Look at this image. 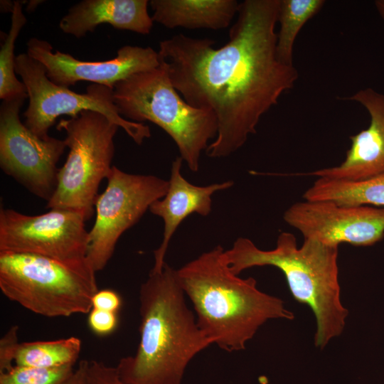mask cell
I'll return each mask as SVG.
<instances>
[{
	"mask_svg": "<svg viewBox=\"0 0 384 384\" xmlns=\"http://www.w3.org/2000/svg\"><path fill=\"white\" fill-rule=\"evenodd\" d=\"M279 0H245L223 46L208 38L177 34L157 51L174 87L196 108L210 110L218 133L206 151L227 157L256 133L261 117L298 78L294 65L277 55Z\"/></svg>",
	"mask_w": 384,
	"mask_h": 384,
	"instance_id": "6da1fadb",
	"label": "cell"
},
{
	"mask_svg": "<svg viewBox=\"0 0 384 384\" xmlns=\"http://www.w3.org/2000/svg\"><path fill=\"white\" fill-rule=\"evenodd\" d=\"M139 299V343L116 366L120 378L127 384H181L190 361L213 341L187 306L176 270L166 263L161 271H150Z\"/></svg>",
	"mask_w": 384,
	"mask_h": 384,
	"instance_id": "7a4b0ae2",
	"label": "cell"
},
{
	"mask_svg": "<svg viewBox=\"0 0 384 384\" xmlns=\"http://www.w3.org/2000/svg\"><path fill=\"white\" fill-rule=\"evenodd\" d=\"M176 274L193 305L198 327L228 352L243 350L267 321L294 319L282 299L257 288L255 279L233 274L221 245L176 270Z\"/></svg>",
	"mask_w": 384,
	"mask_h": 384,
	"instance_id": "3957f363",
	"label": "cell"
},
{
	"mask_svg": "<svg viewBox=\"0 0 384 384\" xmlns=\"http://www.w3.org/2000/svg\"><path fill=\"white\" fill-rule=\"evenodd\" d=\"M338 252L337 246L311 239H304L299 247L292 233L282 232L272 250H261L250 239L241 237L225 250V257L231 272L237 275L253 267L279 269L294 299L307 304L314 312L315 346L324 348L342 334L348 315L341 300Z\"/></svg>",
	"mask_w": 384,
	"mask_h": 384,
	"instance_id": "277c9868",
	"label": "cell"
},
{
	"mask_svg": "<svg viewBox=\"0 0 384 384\" xmlns=\"http://www.w3.org/2000/svg\"><path fill=\"white\" fill-rule=\"evenodd\" d=\"M113 98L123 118L138 123L149 121L159 126L175 142L189 169L198 171L201 152L217 136L216 117L210 110L188 105L161 64L117 83Z\"/></svg>",
	"mask_w": 384,
	"mask_h": 384,
	"instance_id": "5b68a950",
	"label": "cell"
},
{
	"mask_svg": "<svg viewBox=\"0 0 384 384\" xmlns=\"http://www.w3.org/2000/svg\"><path fill=\"white\" fill-rule=\"evenodd\" d=\"M94 270L70 267L44 256L0 252V289L33 313L49 318L88 314L97 292Z\"/></svg>",
	"mask_w": 384,
	"mask_h": 384,
	"instance_id": "8992f818",
	"label": "cell"
},
{
	"mask_svg": "<svg viewBox=\"0 0 384 384\" xmlns=\"http://www.w3.org/2000/svg\"><path fill=\"white\" fill-rule=\"evenodd\" d=\"M119 128L105 115L88 110L60 120L56 129L65 132L69 152L48 208L78 210L86 220L92 218L100 184L113 166L114 137Z\"/></svg>",
	"mask_w": 384,
	"mask_h": 384,
	"instance_id": "52a82bcc",
	"label": "cell"
},
{
	"mask_svg": "<svg viewBox=\"0 0 384 384\" xmlns=\"http://www.w3.org/2000/svg\"><path fill=\"white\" fill-rule=\"evenodd\" d=\"M15 71L21 78L29 100L23 113L24 124L41 139L50 137L48 131L60 116L75 117L85 110L105 115L138 145L151 137L148 125L127 120L119 114L113 90L105 85L91 84L85 93H77L58 85L47 77L44 65L27 53L16 57Z\"/></svg>",
	"mask_w": 384,
	"mask_h": 384,
	"instance_id": "ba28073f",
	"label": "cell"
},
{
	"mask_svg": "<svg viewBox=\"0 0 384 384\" xmlns=\"http://www.w3.org/2000/svg\"><path fill=\"white\" fill-rule=\"evenodd\" d=\"M85 221L74 210L55 208L30 215L1 207L0 252L41 255L73 268L94 270L87 260Z\"/></svg>",
	"mask_w": 384,
	"mask_h": 384,
	"instance_id": "9c48e42d",
	"label": "cell"
},
{
	"mask_svg": "<svg viewBox=\"0 0 384 384\" xmlns=\"http://www.w3.org/2000/svg\"><path fill=\"white\" fill-rule=\"evenodd\" d=\"M107 180L96 201L95 221L88 234L87 260L95 272L107 266L121 235L165 196L169 187V181L158 176L128 174L114 166Z\"/></svg>",
	"mask_w": 384,
	"mask_h": 384,
	"instance_id": "30bf717a",
	"label": "cell"
},
{
	"mask_svg": "<svg viewBox=\"0 0 384 384\" xmlns=\"http://www.w3.org/2000/svg\"><path fill=\"white\" fill-rule=\"evenodd\" d=\"M28 96L2 101L0 106V166L36 196L47 201L58 183V162L65 141L41 139L21 122L19 112Z\"/></svg>",
	"mask_w": 384,
	"mask_h": 384,
	"instance_id": "8fae6325",
	"label": "cell"
},
{
	"mask_svg": "<svg viewBox=\"0 0 384 384\" xmlns=\"http://www.w3.org/2000/svg\"><path fill=\"white\" fill-rule=\"evenodd\" d=\"M283 218L304 239L328 245L370 246L384 238V207L305 200L292 204Z\"/></svg>",
	"mask_w": 384,
	"mask_h": 384,
	"instance_id": "7c38bea8",
	"label": "cell"
},
{
	"mask_svg": "<svg viewBox=\"0 0 384 384\" xmlns=\"http://www.w3.org/2000/svg\"><path fill=\"white\" fill-rule=\"evenodd\" d=\"M26 53L44 65L50 80L65 87L82 80L114 90L119 82L161 64L158 52L151 47L124 46L117 50L114 58L93 62L79 60L60 50L53 52L49 42L31 38Z\"/></svg>",
	"mask_w": 384,
	"mask_h": 384,
	"instance_id": "4fadbf2b",
	"label": "cell"
},
{
	"mask_svg": "<svg viewBox=\"0 0 384 384\" xmlns=\"http://www.w3.org/2000/svg\"><path fill=\"white\" fill-rule=\"evenodd\" d=\"M348 100L363 105L370 118L366 129L350 137L345 160L337 166L308 175L344 181H361L384 174V95L372 88L359 90Z\"/></svg>",
	"mask_w": 384,
	"mask_h": 384,
	"instance_id": "5bb4252c",
	"label": "cell"
},
{
	"mask_svg": "<svg viewBox=\"0 0 384 384\" xmlns=\"http://www.w3.org/2000/svg\"><path fill=\"white\" fill-rule=\"evenodd\" d=\"M183 159L178 156L172 162L169 187L165 196L149 207V211L161 218L164 223L163 239L154 250V264L151 272L162 270L170 240L180 224L192 213L207 216L211 211L212 195L233 186V181L213 183L205 186L188 182L182 175Z\"/></svg>",
	"mask_w": 384,
	"mask_h": 384,
	"instance_id": "9a60e30c",
	"label": "cell"
},
{
	"mask_svg": "<svg viewBox=\"0 0 384 384\" xmlns=\"http://www.w3.org/2000/svg\"><path fill=\"white\" fill-rule=\"evenodd\" d=\"M147 0H83L69 9L61 18L60 30L75 38L93 32L102 23L139 34H149L154 21Z\"/></svg>",
	"mask_w": 384,
	"mask_h": 384,
	"instance_id": "2e32d148",
	"label": "cell"
},
{
	"mask_svg": "<svg viewBox=\"0 0 384 384\" xmlns=\"http://www.w3.org/2000/svg\"><path fill=\"white\" fill-rule=\"evenodd\" d=\"M236 0H151V16L166 28L189 29L227 28L238 14Z\"/></svg>",
	"mask_w": 384,
	"mask_h": 384,
	"instance_id": "e0dca14e",
	"label": "cell"
},
{
	"mask_svg": "<svg viewBox=\"0 0 384 384\" xmlns=\"http://www.w3.org/2000/svg\"><path fill=\"white\" fill-rule=\"evenodd\" d=\"M303 198L345 206L384 207V174L361 181L319 178L304 192Z\"/></svg>",
	"mask_w": 384,
	"mask_h": 384,
	"instance_id": "ac0fdd59",
	"label": "cell"
},
{
	"mask_svg": "<svg viewBox=\"0 0 384 384\" xmlns=\"http://www.w3.org/2000/svg\"><path fill=\"white\" fill-rule=\"evenodd\" d=\"M81 348V340L76 336L53 341L19 343L14 357V365L36 368L74 366Z\"/></svg>",
	"mask_w": 384,
	"mask_h": 384,
	"instance_id": "d6986e66",
	"label": "cell"
},
{
	"mask_svg": "<svg viewBox=\"0 0 384 384\" xmlns=\"http://www.w3.org/2000/svg\"><path fill=\"white\" fill-rule=\"evenodd\" d=\"M324 0H279L277 55L284 64L293 65V48L303 26L322 8Z\"/></svg>",
	"mask_w": 384,
	"mask_h": 384,
	"instance_id": "ffe728a7",
	"label": "cell"
},
{
	"mask_svg": "<svg viewBox=\"0 0 384 384\" xmlns=\"http://www.w3.org/2000/svg\"><path fill=\"white\" fill-rule=\"evenodd\" d=\"M11 24L0 50V98L2 100L28 96L26 86L18 80L15 71V43L27 19L23 12V3L14 1Z\"/></svg>",
	"mask_w": 384,
	"mask_h": 384,
	"instance_id": "44dd1931",
	"label": "cell"
},
{
	"mask_svg": "<svg viewBox=\"0 0 384 384\" xmlns=\"http://www.w3.org/2000/svg\"><path fill=\"white\" fill-rule=\"evenodd\" d=\"M75 370L74 366L36 368L15 365L0 373V384H66Z\"/></svg>",
	"mask_w": 384,
	"mask_h": 384,
	"instance_id": "7402d4cb",
	"label": "cell"
},
{
	"mask_svg": "<svg viewBox=\"0 0 384 384\" xmlns=\"http://www.w3.org/2000/svg\"><path fill=\"white\" fill-rule=\"evenodd\" d=\"M85 384H127L119 377L116 367L102 361H87Z\"/></svg>",
	"mask_w": 384,
	"mask_h": 384,
	"instance_id": "603a6c76",
	"label": "cell"
},
{
	"mask_svg": "<svg viewBox=\"0 0 384 384\" xmlns=\"http://www.w3.org/2000/svg\"><path fill=\"white\" fill-rule=\"evenodd\" d=\"M87 314L88 327L92 333L97 336L110 335L117 327V313L92 308Z\"/></svg>",
	"mask_w": 384,
	"mask_h": 384,
	"instance_id": "cb8c5ba5",
	"label": "cell"
},
{
	"mask_svg": "<svg viewBox=\"0 0 384 384\" xmlns=\"http://www.w3.org/2000/svg\"><path fill=\"white\" fill-rule=\"evenodd\" d=\"M18 327L11 326L0 340V373L10 370L14 365V357L20 342Z\"/></svg>",
	"mask_w": 384,
	"mask_h": 384,
	"instance_id": "d4e9b609",
	"label": "cell"
},
{
	"mask_svg": "<svg viewBox=\"0 0 384 384\" xmlns=\"http://www.w3.org/2000/svg\"><path fill=\"white\" fill-rule=\"evenodd\" d=\"M121 306L120 295L112 289H98L92 297V308L118 313Z\"/></svg>",
	"mask_w": 384,
	"mask_h": 384,
	"instance_id": "484cf974",
	"label": "cell"
},
{
	"mask_svg": "<svg viewBox=\"0 0 384 384\" xmlns=\"http://www.w3.org/2000/svg\"><path fill=\"white\" fill-rule=\"evenodd\" d=\"M87 360L80 361L73 376L66 384H85Z\"/></svg>",
	"mask_w": 384,
	"mask_h": 384,
	"instance_id": "4316f807",
	"label": "cell"
},
{
	"mask_svg": "<svg viewBox=\"0 0 384 384\" xmlns=\"http://www.w3.org/2000/svg\"><path fill=\"white\" fill-rule=\"evenodd\" d=\"M375 6L380 16L384 21V0H376L375 1Z\"/></svg>",
	"mask_w": 384,
	"mask_h": 384,
	"instance_id": "83f0119b",
	"label": "cell"
},
{
	"mask_svg": "<svg viewBox=\"0 0 384 384\" xmlns=\"http://www.w3.org/2000/svg\"><path fill=\"white\" fill-rule=\"evenodd\" d=\"M38 2H41V1H30V3H28V4L27 10L28 11H33L38 6Z\"/></svg>",
	"mask_w": 384,
	"mask_h": 384,
	"instance_id": "f1b7e54d",
	"label": "cell"
}]
</instances>
